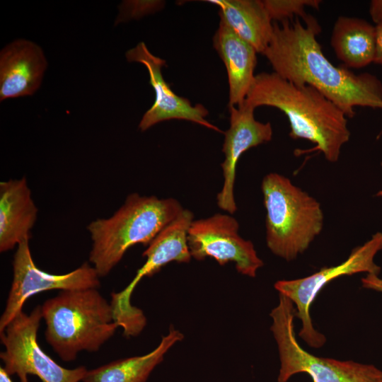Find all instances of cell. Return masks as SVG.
Returning <instances> with one entry per match:
<instances>
[{"instance_id":"44dd1931","label":"cell","mask_w":382,"mask_h":382,"mask_svg":"<svg viewBox=\"0 0 382 382\" xmlns=\"http://www.w3.org/2000/svg\"><path fill=\"white\" fill-rule=\"evenodd\" d=\"M164 4V1H128L130 10L129 15L131 18H139L161 9Z\"/></svg>"},{"instance_id":"ffe728a7","label":"cell","mask_w":382,"mask_h":382,"mask_svg":"<svg viewBox=\"0 0 382 382\" xmlns=\"http://www.w3.org/2000/svg\"><path fill=\"white\" fill-rule=\"evenodd\" d=\"M264 6L272 21H291L294 16L301 18L305 23L313 17L308 15L306 7L318 9L320 0H264Z\"/></svg>"},{"instance_id":"7a4b0ae2","label":"cell","mask_w":382,"mask_h":382,"mask_svg":"<svg viewBox=\"0 0 382 382\" xmlns=\"http://www.w3.org/2000/svg\"><path fill=\"white\" fill-rule=\"evenodd\" d=\"M245 101L256 108L271 106L289 120L293 139H306L331 163L338 161L341 149L350 138L345 114L320 91L296 85L274 71L255 75Z\"/></svg>"},{"instance_id":"2e32d148","label":"cell","mask_w":382,"mask_h":382,"mask_svg":"<svg viewBox=\"0 0 382 382\" xmlns=\"http://www.w3.org/2000/svg\"><path fill=\"white\" fill-rule=\"evenodd\" d=\"M213 45L226 69L228 105L238 106L245 100L253 83L257 52L221 19Z\"/></svg>"},{"instance_id":"8fae6325","label":"cell","mask_w":382,"mask_h":382,"mask_svg":"<svg viewBox=\"0 0 382 382\" xmlns=\"http://www.w3.org/2000/svg\"><path fill=\"white\" fill-rule=\"evenodd\" d=\"M238 230V221L228 213L194 219L187 233L191 257L197 260L212 257L221 265L232 262L239 273L255 277L264 262L253 243L240 236Z\"/></svg>"},{"instance_id":"cb8c5ba5","label":"cell","mask_w":382,"mask_h":382,"mask_svg":"<svg viewBox=\"0 0 382 382\" xmlns=\"http://www.w3.org/2000/svg\"><path fill=\"white\" fill-rule=\"evenodd\" d=\"M369 14L375 23L382 21V0H373L371 1Z\"/></svg>"},{"instance_id":"9c48e42d","label":"cell","mask_w":382,"mask_h":382,"mask_svg":"<svg viewBox=\"0 0 382 382\" xmlns=\"http://www.w3.org/2000/svg\"><path fill=\"white\" fill-rule=\"evenodd\" d=\"M382 250V232H376L363 245L354 248L342 263L321 268L314 274L292 280H279L274 288L289 298L296 306V317L302 322L299 336L311 347H321L326 342L325 335L317 331L312 323L310 308L318 293L332 280L345 275L366 272L378 275L381 267L374 262Z\"/></svg>"},{"instance_id":"277c9868","label":"cell","mask_w":382,"mask_h":382,"mask_svg":"<svg viewBox=\"0 0 382 382\" xmlns=\"http://www.w3.org/2000/svg\"><path fill=\"white\" fill-rule=\"evenodd\" d=\"M46 341L64 361L81 351H98L120 328L98 289L61 291L41 306Z\"/></svg>"},{"instance_id":"ba28073f","label":"cell","mask_w":382,"mask_h":382,"mask_svg":"<svg viewBox=\"0 0 382 382\" xmlns=\"http://www.w3.org/2000/svg\"><path fill=\"white\" fill-rule=\"evenodd\" d=\"M193 220L192 212L184 209L148 245L143 253L146 261L130 283L121 291L111 294L114 320L123 329L126 337L139 335L146 324L143 311L130 302L132 294L142 278L151 277L169 262L190 261L187 233Z\"/></svg>"},{"instance_id":"603a6c76","label":"cell","mask_w":382,"mask_h":382,"mask_svg":"<svg viewBox=\"0 0 382 382\" xmlns=\"http://www.w3.org/2000/svg\"><path fill=\"white\" fill-rule=\"evenodd\" d=\"M364 288L382 292V279L376 274H367L361 279Z\"/></svg>"},{"instance_id":"8992f818","label":"cell","mask_w":382,"mask_h":382,"mask_svg":"<svg viewBox=\"0 0 382 382\" xmlns=\"http://www.w3.org/2000/svg\"><path fill=\"white\" fill-rule=\"evenodd\" d=\"M295 315L293 302L279 294V303L270 313L280 360L277 382H287L301 373L313 382H382V370L372 364L319 357L303 349L296 337Z\"/></svg>"},{"instance_id":"9a60e30c","label":"cell","mask_w":382,"mask_h":382,"mask_svg":"<svg viewBox=\"0 0 382 382\" xmlns=\"http://www.w3.org/2000/svg\"><path fill=\"white\" fill-rule=\"evenodd\" d=\"M37 207L25 177L0 183V252L29 241Z\"/></svg>"},{"instance_id":"6da1fadb","label":"cell","mask_w":382,"mask_h":382,"mask_svg":"<svg viewBox=\"0 0 382 382\" xmlns=\"http://www.w3.org/2000/svg\"><path fill=\"white\" fill-rule=\"evenodd\" d=\"M321 29L314 18L303 25L299 18L273 23L263 54L274 72L296 85L311 86L353 117L356 106L382 108V82L369 73L355 74L332 64L316 40Z\"/></svg>"},{"instance_id":"e0dca14e","label":"cell","mask_w":382,"mask_h":382,"mask_svg":"<svg viewBox=\"0 0 382 382\" xmlns=\"http://www.w3.org/2000/svg\"><path fill=\"white\" fill-rule=\"evenodd\" d=\"M216 5L221 20L257 53L268 46L273 33V23L260 0H209Z\"/></svg>"},{"instance_id":"5b68a950","label":"cell","mask_w":382,"mask_h":382,"mask_svg":"<svg viewBox=\"0 0 382 382\" xmlns=\"http://www.w3.org/2000/svg\"><path fill=\"white\" fill-rule=\"evenodd\" d=\"M261 190L266 210V243L275 255L295 260L304 253L323 227L320 204L289 178L267 174Z\"/></svg>"},{"instance_id":"7c38bea8","label":"cell","mask_w":382,"mask_h":382,"mask_svg":"<svg viewBox=\"0 0 382 382\" xmlns=\"http://www.w3.org/2000/svg\"><path fill=\"white\" fill-rule=\"evenodd\" d=\"M229 128L224 133L222 152L224 160L221 164L224 183L216 197L219 207L228 214L237 210L234 197V184L238 161L253 147L271 141L273 130L270 122L255 120V108L245 100L238 106L228 105Z\"/></svg>"},{"instance_id":"ac0fdd59","label":"cell","mask_w":382,"mask_h":382,"mask_svg":"<svg viewBox=\"0 0 382 382\" xmlns=\"http://www.w3.org/2000/svg\"><path fill=\"white\" fill-rule=\"evenodd\" d=\"M183 339V335L170 328L158 346L149 353L109 362L87 370L83 382H146L154 369L162 362L168 351Z\"/></svg>"},{"instance_id":"4fadbf2b","label":"cell","mask_w":382,"mask_h":382,"mask_svg":"<svg viewBox=\"0 0 382 382\" xmlns=\"http://www.w3.org/2000/svg\"><path fill=\"white\" fill-rule=\"evenodd\" d=\"M125 56L128 62L141 63L146 68L149 83L155 91L154 103L144 114L139 124L141 131H146L161 122L175 119L190 121L222 132L218 127L205 119L209 112L204 105H193L188 99L178 96L172 91L162 74V68L166 66V61L154 55L144 42H139L129 50Z\"/></svg>"},{"instance_id":"5bb4252c","label":"cell","mask_w":382,"mask_h":382,"mask_svg":"<svg viewBox=\"0 0 382 382\" xmlns=\"http://www.w3.org/2000/svg\"><path fill=\"white\" fill-rule=\"evenodd\" d=\"M47 61L42 49L26 39H17L0 52V100L32 96L40 88Z\"/></svg>"},{"instance_id":"d4e9b609","label":"cell","mask_w":382,"mask_h":382,"mask_svg":"<svg viewBox=\"0 0 382 382\" xmlns=\"http://www.w3.org/2000/svg\"><path fill=\"white\" fill-rule=\"evenodd\" d=\"M0 382H13L10 375H8L2 366L0 368Z\"/></svg>"},{"instance_id":"484cf974","label":"cell","mask_w":382,"mask_h":382,"mask_svg":"<svg viewBox=\"0 0 382 382\" xmlns=\"http://www.w3.org/2000/svg\"><path fill=\"white\" fill-rule=\"evenodd\" d=\"M381 167H382V162H381ZM376 197H382V190H379V191L376 193Z\"/></svg>"},{"instance_id":"30bf717a","label":"cell","mask_w":382,"mask_h":382,"mask_svg":"<svg viewBox=\"0 0 382 382\" xmlns=\"http://www.w3.org/2000/svg\"><path fill=\"white\" fill-rule=\"evenodd\" d=\"M12 265L13 280L6 307L0 318V333L23 311L25 301L35 294L55 289H98L100 285L98 272L87 262L63 274H50L39 269L34 263L29 241L17 246Z\"/></svg>"},{"instance_id":"7402d4cb","label":"cell","mask_w":382,"mask_h":382,"mask_svg":"<svg viewBox=\"0 0 382 382\" xmlns=\"http://www.w3.org/2000/svg\"><path fill=\"white\" fill-rule=\"evenodd\" d=\"M373 63L382 66V21L375 25V53Z\"/></svg>"},{"instance_id":"52a82bcc","label":"cell","mask_w":382,"mask_h":382,"mask_svg":"<svg viewBox=\"0 0 382 382\" xmlns=\"http://www.w3.org/2000/svg\"><path fill=\"white\" fill-rule=\"evenodd\" d=\"M42 318L41 306L30 314L23 311L0 333L5 350L0 353L4 369L17 375L20 382H28V376H37L42 382H79L87 369L80 366L64 368L44 352L37 343V335Z\"/></svg>"},{"instance_id":"3957f363","label":"cell","mask_w":382,"mask_h":382,"mask_svg":"<svg viewBox=\"0 0 382 382\" xmlns=\"http://www.w3.org/2000/svg\"><path fill=\"white\" fill-rule=\"evenodd\" d=\"M183 209L174 198L128 195L110 217L88 225L92 241L90 263L100 277L108 275L129 248L138 243L149 245Z\"/></svg>"},{"instance_id":"d6986e66","label":"cell","mask_w":382,"mask_h":382,"mask_svg":"<svg viewBox=\"0 0 382 382\" xmlns=\"http://www.w3.org/2000/svg\"><path fill=\"white\" fill-rule=\"evenodd\" d=\"M330 44L345 65L364 68L374 62L375 25L362 18L340 16L333 25Z\"/></svg>"}]
</instances>
